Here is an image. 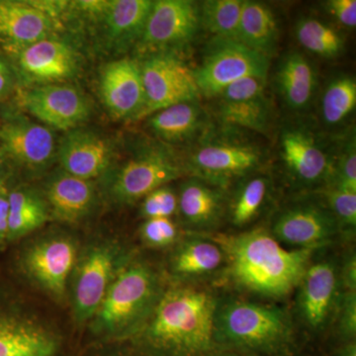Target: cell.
Segmentation results:
<instances>
[{"label":"cell","mask_w":356,"mask_h":356,"mask_svg":"<svg viewBox=\"0 0 356 356\" xmlns=\"http://www.w3.org/2000/svg\"><path fill=\"white\" fill-rule=\"evenodd\" d=\"M280 39L277 21L266 4L243 0L238 30V41L270 58L275 54Z\"/></svg>","instance_id":"29"},{"label":"cell","mask_w":356,"mask_h":356,"mask_svg":"<svg viewBox=\"0 0 356 356\" xmlns=\"http://www.w3.org/2000/svg\"><path fill=\"white\" fill-rule=\"evenodd\" d=\"M165 290L151 266L136 262L115 276L96 316L97 329L137 334Z\"/></svg>","instance_id":"4"},{"label":"cell","mask_w":356,"mask_h":356,"mask_svg":"<svg viewBox=\"0 0 356 356\" xmlns=\"http://www.w3.org/2000/svg\"><path fill=\"white\" fill-rule=\"evenodd\" d=\"M224 250L226 266L220 280L241 294L280 301L293 294L320 250L281 245L267 228L210 236Z\"/></svg>","instance_id":"1"},{"label":"cell","mask_w":356,"mask_h":356,"mask_svg":"<svg viewBox=\"0 0 356 356\" xmlns=\"http://www.w3.org/2000/svg\"><path fill=\"white\" fill-rule=\"evenodd\" d=\"M178 214L187 229L194 233H213L226 221L229 192L191 177L180 185Z\"/></svg>","instance_id":"20"},{"label":"cell","mask_w":356,"mask_h":356,"mask_svg":"<svg viewBox=\"0 0 356 356\" xmlns=\"http://www.w3.org/2000/svg\"><path fill=\"white\" fill-rule=\"evenodd\" d=\"M199 6L191 0L154 1L144 31L136 44L143 57L175 53L191 43L200 28Z\"/></svg>","instance_id":"12"},{"label":"cell","mask_w":356,"mask_h":356,"mask_svg":"<svg viewBox=\"0 0 356 356\" xmlns=\"http://www.w3.org/2000/svg\"><path fill=\"white\" fill-rule=\"evenodd\" d=\"M199 356H257L245 351L231 350V348H215Z\"/></svg>","instance_id":"45"},{"label":"cell","mask_w":356,"mask_h":356,"mask_svg":"<svg viewBox=\"0 0 356 356\" xmlns=\"http://www.w3.org/2000/svg\"><path fill=\"white\" fill-rule=\"evenodd\" d=\"M216 348L257 356H301L303 337L291 312L273 302L225 297L214 318Z\"/></svg>","instance_id":"3"},{"label":"cell","mask_w":356,"mask_h":356,"mask_svg":"<svg viewBox=\"0 0 356 356\" xmlns=\"http://www.w3.org/2000/svg\"><path fill=\"white\" fill-rule=\"evenodd\" d=\"M270 58L238 40L213 38L193 72L201 96L215 98L225 88L245 77L267 79Z\"/></svg>","instance_id":"9"},{"label":"cell","mask_w":356,"mask_h":356,"mask_svg":"<svg viewBox=\"0 0 356 356\" xmlns=\"http://www.w3.org/2000/svg\"><path fill=\"white\" fill-rule=\"evenodd\" d=\"M209 131L184 161L185 170L191 177L228 191L243 178L257 173L266 161V154L254 143L217 137Z\"/></svg>","instance_id":"6"},{"label":"cell","mask_w":356,"mask_h":356,"mask_svg":"<svg viewBox=\"0 0 356 356\" xmlns=\"http://www.w3.org/2000/svg\"><path fill=\"white\" fill-rule=\"evenodd\" d=\"M56 339L38 325L0 318V356H51Z\"/></svg>","instance_id":"30"},{"label":"cell","mask_w":356,"mask_h":356,"mask_svg":"<svg viewBox=\"0 0 356 356\" xmlns=\"http://www.w3.org/2000/svg\"><path fill=\"white\" fill-rule=\"evenodd\" d=\"M325 356H356V341L336 344Z\"/></svg>","instance_id":"44"},{"label":"cell","mask_w":356,"mask_h":356,"mask_svg":"<svg viewBox=\"0 0 356 356\" xmlns=\"http://www.w3.org/2000/svg\"><path fill=\"white\" fill-rule=\"evenodd\" d=\"M271 235L284 247L324 250L344 238L323 198L297 199L280 208L269 222Z\"/></svg>","instance_id":"8"},{"label":"cell","mask_w":356,"mask_h":356,"mask_svg":"<svg viewBox=\"0 0 356 356\" xmlns=\"http://www.w3.org/2000/svg\"><path fill=\"white\" fill-rule=\"evenodd\" d=\"M117 259V250L106 245L93 248L84 257L74 290V312L79 320H88L97 313L113 281Z\"/></svg>","instance_id":"21"},{"label":"cell","mask_w":356,"mask_h":356,"mask_svg":"<svg viewBox=\"0 0 356 356\" xmlns=\"http://www.w3.org/2000/svg\"><path fill=\"white\" fill-rule=\"evenodd\" d=\"M8 193L0 188V243L8 238Z\"/></svg>","instance_id":"43"},{"label":"cell","mask_w":356,"mask_h":356,"mask_svg":"<svg viewBox=\"0 0 356 356\" xmlns=\"http://www.w3.org/2000/svg\"><path fill=\"white\" fill-rule=\"evenodd\" d=\"M278 143L283 170L295 189L318 192L329 186L334 154L313 128L300 122L286 124Z\"/></svg>","instance_id":"7"},{"label":"cell","mask_w":356,"mask_h":356,"mask_svg":"<svg viewBox=\"0 0 356 356\" xmlns=\"http://www.w3.org/2000/svg\"><path fill=\"white\" fill-rule=\"evenodd\" d=\"M140 238L152 248H168L179 238V228L172 218L147 219L140 229Z\"/></svg>","instance_id":"39"},{"label":"cell","mask_w":356,"mask_h":356,"mask_svg":"<svg viewBox=\"0 0 356 356\" xmlns=\"http://www.w3.org/2000/svg\"><path fill=\"white\" fill-rule=\"evenodd\" d=\"M318 250L295 290L294 317L300 332L321 339L331 331L341 294V257Z\"/></svg>","instance_id":"5"},{"label":"cell","mask_w":356,"mask_h":356,"mask_svg":"<svg viewBox=\"0 0 356 356\" xmlns=\"http://www.w3.org/2000/svg\"><path fill=\"white\" fill-rule=\"evenodd\" d=\"M2 180H3V175H2V170L0 168V188H2Z\"/></svg>","instance_id":"46"},{"label":"cell","mask_w":356,"mask_h":356,"mask_svg":"<svg viewBox=\"0 0 356 356\" xmlns=\"http://www.w3.org/2000/svg\"><path fill=\"white\" fill-rule=\"evenodd\" d=\"M273 189V180L268 175L254 173L243 178L229 193L226 221L234 229H248L266 210Z\"/></svg>","instance_id":"28"},{"label":"cell","mask_w":356,"mask_h":356,"mask_svg":"<svg viewBox=\"0 0 356 356\" xmlns=\"http://www.w3.org/2000/svg\"><path fill=\"white\" fill-rule=\"evenodd\" d=\"M46 198L54 216L63 222H74L88 214L95 203V184L74 177L63 170L47 182Z\"/></svg>","instance_id":"26"},{"label":"cell","mask_w":356,"mask_h":356,"mask_svg":"<svg viewBox=\"0 0 356 356\" xmlns=\"http://www.w3.org/2000/svg\"><path fill=\"white\" fill-rule=\"evenodd\" d=\"M356 107V81L341 74L327 84L320 102V116L327 127L334 128L348 120Z\"/></svg>","instance_id":"32"},{"label":"cell","mask_w":356,"mask_h":356,"mask_svg":"<svg viewBox=\"0 0 356 356\" xmlns=\"http://www.w3.org/2000/svg\"><path fill=\"white\" fill-rule=\"evenodd\" d=\"M329 186L356 191V145L355 134L334 154V172Z\"/></svg>","instance_id":"37"},{"label":"cell","mask_w":356,"mask_h":356,"mask_svg":"<svg viewBox=\"0 0 356 356\" xmlns=\"http://www.w3.org/2000/svg\"><path fill=\"white\" fill-rule=\"evenodd\" d=\"M58 26L31 1L0 0V40L10 53L51 38Z\"/></svg>","instance_id":"23"},{"label":"cell","mask_w":356,"mask_h":356,"mask_svg":"<svg viewBox=\"0 0 356 356\" xmlns=\"http://www.w3.org/2000/svg\"><path fill=\"white\" fill-rule=\"evenodd\" d=\"M139 64L145 90V108L140 118L201 97L193 69L177 53L153 54L144 57Z\"/></svg>","instance_id":"11"},{"label":"cell","mask_w":356,"mask_h":356,"mask_svg":"<svg viewBox=\"0 0 356 356\" xmlns=\"http://www.w3.org/2000/svg\"><path fill=\"white\" fill-rule=\"evenodd\" d=\"M21 74L37 86L64 83L76 76L79 58L70 44L60 40H42L14 54Z\"/></svg>","instance_id":"17"},{"label":"cell","mask_w":356,"mask_h":356,"mask_svg":"<svg viewBox=\"0 0 356 356\" xmlns=\"http://www.w3.org/2000/svg\"><path fill=\"white\" fill-rule=\"evenodd\" d=\"M339 278L341 291L356 292V252L350 248L341 257Z\"/></svg>","instance_id":"41"},{"label":"cell","mask_w":356,"mask_h":356,"mask_svg":"<svg viewBox=\"0 0 356 356\" xmlns=\"http://www.w3.org/2000/svg\"><path fill=\"white\" fill-rule=\"evenodd\" d=\"M100 95L115 118L140 119L145 108V90L139 62L122 58L103 67Z\"/></svg>","instance_id":"18"},{"label":"cell","mask_w":356,"mask_h":356,"mask_svg":"<svg viewBox=\"0 0 356 356\" xmlns=\"http://www.w3.org/2000/svg\"><path fill=\"white\" fill-rule=\"evenodd\" d=\"M330 332L334 346L356 341V292L341 291Z\"/></svg>","instance_id":"36"},{"label":"cell","mask_w":356,"mask_h":356,"mask_svg":"<svg viewBox=\"0 0 356 356\" xmlns=\"http://www.w3.org/2000/svg\"><path fill=\"white\" fill-rule=\"evenodd\" d=\"M266 79L245 77L218 95V118L229 128L266 133L271 123V105L266 95Z\"/></svg>","instance_id":"13"},{"label":"cell","mask_w":356,"mask_h":356,"mask_svg":"<svg viewBox=\"0 0 356 356\" xmlns=\"http://www.w3.org/2000/svg\"><path fill=\"white\" fill-rule=\"evenodd\" d=\"M219 299L202 285L165 290L138 332L140 348L147 356H199L212 350Z\"/></svg>","instance_id":"2"},{"label":"cell","mask_w":356,"mask_h":356,"mask_svg":"<svg viewBox=\"0 0 356 356\" xmlns=\"http://www.w3.org/2000/svg\"><path fill=\"white\" fill-rule=\"evenodd\" d=\"M322 196L341 226L343 238L355 236L356 229V191L327 186L317 192Z\"/></svg>","instance_id":"35"},{"label":"cell","mask_w":356,"mask_h":356,"mask_svg":"<svg viewBox=\"0 0 356 356\" xmlns=\"http://www.w3.org/2000/svg\"><path fill=\"white\" fill-rule=\"evenodd\" d=\"M76 261V248L69 238H53L37 243L26 257L33 278L56 296H63Z\"/></svg>","instance_id":"24"},{"label":"cell","mask_w":356,"mask_h":356,"mask_svg":"<svg viewBox=\"0 0 356 356\" xmlns=\"http://www.w3.org/2000/svg\"><path fill=\"white\" fill-rule=\"evenodd\" d=\"M13 74L6 60L0 55V99L6 97L13 88Z\"/></svg>","instance_id":"42"},{"label":"cell","mask_w":356,"mask_h":356,"mask_svg":"<svg viewBox=\"0 0 356 356\" xmlns=\"http://www.w3.org/2000/svg\"><path fill=\"white\" fill-rule=\"evenodd\" d=\"M327 13L344 27L353 29L356 26L355 0H330L325 4Z\"/></svg>","instance_id":"40"},{"label":"cell","mask_w":356,"mask_h":356,"mask_svg":"<svg viewBox=\"0 0 356 356\" xmlns=\"http://www.w3.org/2000/svg\"><path fill=\"white\" fill-rule=\"evenodd\" d=\"M57 147L51 129L22 115L0 125V152L32 172L48 168L57 159Z\"/></svg>","instance_id":"15"},{"label":"cell","mask_w":356,"mask_h":356,"mask_svg":"<svg viewBox=\"0 0 356 356\" xmlns=\"http://www.w3.org/2000/svg\"><path fill=\"white\" fill-rule=\"evenodd\" d=\"M147 128L165 145L184 144L201 139L209 127V118L199 100L178 103L149 115Z\"/></svg>","instance_id":"25"},{"label":"cell","mask_w":356,"mask_h":356,"mask_svg":"<svg viewBox=\"0 0 356 356\" xmlns=\"http://www.w3.org/2000/svg\"><path fill=\"white\" fill-rule=\"evenodd\" d=\"M113 156L110 140L88 128L67 131L57 147L60 170L90 181L109 170Z\"/></svg>","instance_id":"16"},{"label":"cell","mask_w":356,"mask_h":356,"mask_svg":"<svg viewBox=\"0 0 356 356\" xmlns=\"http://www.w3.org/2000/svg\"><path fill=\"white\" fill-rule=\"evenodd\" d=\"M22 105L43 125L65 132L81 127L91 111L88 98L64 83L35 86L22 95Z\"/></svg>","instance_id":"14"},{"label":"cell","mask_w":356,"mask_h":356,"mask_svg":"<svg viewBox=\"0 0 356 356\" xmlns=\"http://www.w3.org/2000/svg\"><path fill=\"white\" fill-rule=\"evenodd\" d=\"M295 35L305 50L318 57L334 58L343 53L344 40L341 33L318 18H301L295 26Z\"/></svg>","instance_id":"33"},{"label":"cell","mask_w":356,"mask_h":356,"mask_svg":"<svg viewBox=\"0 0 356 356\" xmlns=\"http://www.w3.org/2000/svg\"><path fill=\"white\" fill-rule=\"evenodd\" d=\"M8 238L28 235L43 226L49 216L48 204L36 192L17 189L8 193Z\"/></svg>","instance_id":"31"},{"label":"cell","mask_w":356,"mask_h":356,"mask_svg":"<svg viewBox=\"0 0 356 356\" xmlns=\"http://www.w3.org/2000/svg\"><path fill=\"white\" fill-rule=\"evenodd\" d=\"M226 266L224 250L211 236H191L180 242L170 257V268L179 284L201 285L221 277Z\"/></svg>","instance_id":"22"},{"label":"cell","mask_w":356,"mask_h":356,"mask_svg":"<svg viewBox=\"0 0 356 356\" xmlns=\"http://www.w3.org/2000/svg\"><path fill=\"white\" fill-rule=\"evenodd\" d=\"M186 173L184 161L168 145H144L115 173L111 193L121 203H134Z\"/></svg>","instance_id":"10"},{"label":"cell","mask_w":356,"mask_h":356,"mask_svg":"<svg viewBox=\"0 0 356 356\" xmlns=\"http://www.w3.org/2000/svg\"><path fill=\"white\" fill-rule=\"evenodd\" d=\"M140 211L146 220L172 218L178 212L177 192L170 185L159 187L143 198Z\"/></svg>","instance_id":"38"},{"label":"cell","mask_w":356,"mask_h":356,"mask_svg":"<svg viewBox=\"0 0 356 356\" xmlns=\"http://www.w3.org/2000/svg\"><path fill=\"white\" fill-rule=\"evenodd\" d=\"M151 0H106L102 10L91 20L98 24L100 43L105 50L122 53L138 44L147 16Z\"/></svg>","instance_id":"19"},{"label":"cell","mask_w":356,"mask_h":356,"mask_svg":"<svg viewBox=\"0 0 356 356\" xmlns=\"http://www.w3.org/2000/svg\"><path fill=\"white\" fill-rule=\"evenodd\" d=\"M275 79L288 108L296 112L309 108L317 90L318 76L305 55L297 51L286 54L278 65Z\"/></svg>","instance_id":"27"},{"label":"cell","mask_w":356,"mask_h":356,"mask_svg":"<svg viewBox=\"0 0 356 356\" xmlns=\"http://www.w3.org/2000/svg\"><path fill=\"white\" fill-rule=\"evenodd\" d=\"M198 6L200 26L214 38H238L243 0H206Z\"/></svg>","instance_id":"34"}]
</instances>
